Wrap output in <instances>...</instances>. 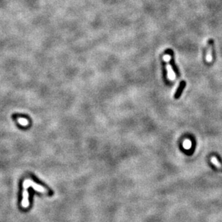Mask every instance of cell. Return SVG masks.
Returning a JSON list of instances; mask_svg holds the SVG:
<instances>
[{"instance_id":"1","label":"cell","mask_w":222,"mask_h":222,"mask_svg":"<svg viewBox=\"0 0 222 222\" xmlns=\"http://www.w3.org/2000/svg\"><path fill=\"white\" fill-rule=\"evenodd\" d=\"M32 187L36 191L38 192L42 193H45L47 192V188H45V187H43V185H40V184H37L35 182H34L33 181H32L31 179H25L23 182V188L24 190H28V188L29 187Z\"/></svg>"},{"instance_id":"2","label":"cell","mask_w":222,"mask_h":222,"mask_svg":"<svg viewBox=\"0 0 222 222\" xmlns=\"http://www.w3.org/2000/svg\"><path fill=\"white\" fill-rule=\"evenodd\" d=\"M165 53H166V54H168L170 56V66L173 68V70L175 71V73L176 76L179 77L180 73H179L178 68V66H176L175 64V60H174V54H173V51H172V50H167V51H165Z\"/></svg>"},{"instance_id":"3","label":"cell","mask_w":222,"mask_h":222,"mask_svg":"<svg viewBox=\"0 0 222 222\" xmlns=\"http://www.w3.org/2000/svg\"><path fill=\"white\" fill-rule=\"evenodd\" d=\"M30 206L29 193L28 190H24L22 193V201L21 203V206L23 208H28Z\"/></svg>"},{"instance_id":"4","label":"cell","mask_w":222,"mask_h":222,"mask_svg":"<svg viewBox=\"0 0 222 222\" xmlns=\"http://www.w3.org/2000/svg\"><path fill=\"white\" fill-rule=\"evenodd\" d=\"M185 85H186V83H185V81H183L181 82V83H180L178 88L177 90H176V92L175 93V95H174V98H175V99L180 98L181 93H183V91L185 89Z\"/></svg>"},{"instance_id":"5","label":"cell","mask_w":222,"mask_h":222,"mask_svg":"<svg viewBox=\"0 0 222 222\" xmlns=\"http://www.w3.org/2000/svg\"><path fill=\"white\" fill-rule=\"evenodd\" d=\"M18 122L21 126H23V127H28V126L29 125V121L25 118H22V117L18 118Z\"/></svg>"},{"instance_id":"6","label":"cell","mask_w":222,"mask_h":222,"mask_svg":"<svg viewBox=\"0 0 222 222\" xmlns=\"http://www.w3.org/2000/svg\"><path fill=\"white\" fill-rule=\"evenodd\" d=\"M208 44H209V47H211V57H214L215 56V52H214V41L212 39H210L208 41Z\"/></svg>"},{"instance_id":"7","label":"cell","mask_w":222,"mask_h":222,"mask_svg":"<svg viewBox=\"0 0 222 222\" xmlns=\"http://www.w3.org/2000/svg\"><path fill=\"white\" fill-rule=\"evenodd\" d=\"M162 73H163V77L165 78V80H166L167 79L168 71H167V68H166V63L163 59H162Z\"/></svg>"},{"instance_id":"8","label":"cell","mask_w":222,"mask_h":222,"mask_svg":"<svg viewBox=\"0 0 222 222\" xmlns=\"http://www.w3.org/2000/svg\"><path fill=\"white\" fill-rule=\"evenodd\" d=\"M211 162H213V163H214V165H216V166H217V167L219 168H221V165H220L219 162L218 161L217 158H216V157H214V158H211Z\"/></svg>"},{"instance_id":"9","label":"cell","mask_w":222,"mask_h":222,"mask_svg":"<svg viewBox=\"0 0 222 222\" xmlns=\"http://www.w3.org/2000/svg\"><path fill=\"white\" fill-rule=\"evenodd\" d=\"M191 142H190V141H188V140H186V141H185V143H184V145H185V147H186V148H190V147H191Z\"/></svg>"},{"instance_id":"10","label":"cell","mask_w":222,"mask_h":222,"mask_svg":"<svg viewBox=\"0 0 222 222\" xmlns=\"http://www.w3.org/2000/svg\"><path fill=\"white\" fill-rule=\"evenodd\" d=\"M216 158H217L218 161H219V163H220V165H221V169H222V160H221V158H220V157H219V156H218V155H216Z\"/></svg>"}]
</instances>
